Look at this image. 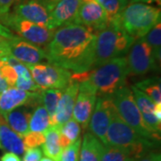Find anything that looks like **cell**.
<instances>
[{
    "label": "cell",
    "mask_w": 161,
    "mask_h": 161,
    "mask_svg": "<svg viewBox=\"0 0 161 161\" xmlns=\"http://www.w3.org/2000/svg\"><path fill=\"white\" fill-rule=\"evenodd\" d=\"M133 42L134 40L119 26H108L98 31L94 45L93 68L114 58L124 57Z\"/></svg>",
    "instance_id": "cell-4"
},
{
    "label": "cell",
    "mask_w": 161,
    "mask_h": 161,
    "mask_svg": "<svg viewBox=\"0 0 161 161\" xmlns=\"http://www.w3.org/2000/svg\"><path fill=\"white\" fill-rule=\"evenodd\" d=\"M4 63H5V61H4L3 59L0 58V78L2 77V75H1V69H2V66H3Z\"/></svg>",
    "instance_id": "cell-44"
},
{
    "label": "cell",
    "mask_w": 161,
    "mask_h": 161,
    "mask_svg": "<svg viewBox=\"0 0 161 161\" xmlns=\"http://www.w3.org/2000/svg\"><path fill=\"white\" fill-rule=\"evenodd\" d=\"M9 53L26 66L47 60L45 49L35 46L19 36H14L9 40Z\"/></svg>",
    "instance_id": "cell-11"
},
{
    "label": "cell",
    "mask_w": 161,
    "mask_h": 161,
    "mask_svg": "<svg viewBox=\"0 0 161 161\" xmlns=\"http://www.w3.org/2000/svg\"><path fill=\"white\" fill-rule=\"evenodd\" d=\"M110 97L118 115L125 121V123H126L129 126L132 127L141 135L159 142L160 134L152 132L145 125L141 112L134 101L131 88L127 86L122 87Z\"/></svg>",
    "instance_id": "cell-6"
},
{
    "label": "cell",
    "mask_w": 161,
    "mask_h": 161,
    "mask_svg": "<svg viewBox=\"0 0 161 161\" xmlns=\"http://www.w3.org/2000/svg\"><path fill=\"white\" fill-rule=\"evenodd\" d=\"M96 101V95L90 92L80 91L78 92L72 117L80 125L83 130H85L89 125Z\"/></svg>",
    "instance_id": "cell-18"
},
{
    "label": "cell",
    "mask_w": 161,
    "mask_h": 161,
    "mask_svg": "<svg viewBox=\"0 0 161 161\" xmlns=\"http://www.w3.org/2000/svg\"><path fill=\"white\" fill-rule=\"evenodd\" d=\"M1 23L8 29L14 31L20 38L43 49L48 45L56 31L23 20L11 12Z\"/></svg>",
    "instance_id": "cell-7"
},
{
    "label": "cell",
    "mask_w": 161,
    "mask_h": 161,
    "mask_svg": "<svg viewBox=\"0 0 161 161\" xmlns=\"http://www.w3.org/2000/svg\"><path fill=\"white\" fill-rule=\"evenodd\" d=\"M82 3H87V2H92V1H95V0H80Z\"/></svg>",
    "instance_id": "cell-46"
},
{
    "label": "cell",
    "mask_w": 161,
    "mask_h": 161,
    "mask_svg": "<svg viewBox=\"0 0 161 161\" xmlns=\"http://www.w3.org/2000/svg\"><path fill=\"white\" fill-rule=\"evenodd\" d=\"M74 23L89 27L97 32L108 26L103 8L96 1L82 3Z\"/></svg>",
    "instance_id": "cell-13"
},
{
    "label": "cell",
    "mask_w": 161,
    "mask_h": 161,
    "mask_svg": "<svg viewBox=\"0 0 161 161\" xmlns=\"http://www.w3.org/2000/svg\"><path fill=\"white\" fill-rule=\"evenodd\" d=\"M80 144H81V139L80 137L75 142L71 143L66 148H64L61 153L59 161H78Z\"/></svg>",
    "instance_id": "cell-31"
},
{
    "label": "cell",
    "mask_w": 161,
    "mask_h": 161,
    "mask_svg": "<svg viewBox=\"0 0 161 161\" xmlns=\"http://www.w3.org/2000/svg\"><path fill=\"white\" fill-rule=\"evenodd\" d=\"M50 127V118L42 103L38 104L32 111L29 124L30 132H44Z\"/></svg>",
    "instance_id": "cell-23"
},
{
    "label": "cell",
    "mask_w": 161,
    "mask_h": 161,
    "mask_svg": "<svg viewBox=\"0 0 161 161\" xmlns=\"http://www.w3.org/2000/svg\"><path fill=\"white\" fill-rule=\"evenodd\" d=\"M13 13L23 20L49 27V11L39 0H23L14 6Z\"/></svg>",
    "instance_id": "cell-12"
},
{
    "label": "cell",
    "mask_w": 161,
    "mask_h": 161,
    "mask_svg": "<svg viewBox=\"0 0 161 161\" xmlns=\"http://www.w3.org/2000/svg\"><path fill=\"white\" fill-rule=\"evenodd\" d=\"M25 150L31 148H39L45 142V134L42 132H29L23 136Z\"/></svg>",
    "instance_id": "cell-32"
},
{
    "label": "cell",
    "mask_w": 161,
    "mask_h": 161,
    "mask_svg": "<svg viewBox=\"0 0 161 161\" xmlns=\"http://www.w3.org/2000/svg\"><path fill=\"white\" fill-rule=\"evenodd\" d=\"M59 133L60 128L50 126L45 134V142L42 144V150L47 158H50L55 161H59L63 149L59 143Z\"/></svg>",
    "instance_id": "cell-21"
},
{
    "label": "cell",
    "mask_w": 161,
    "mask_h": 161,
    "mask_svg": "<svg viewBox=\"0 0 161 161\" xmlns=\"http://www.w3.org/2000/svg\"><path fill=\"white\" fill-rule=\"evenodd\" d=\"M125 58L129 75H143L158 68L152 49L142 38L132 43Z\"/></svg>",
    "instance_id": "cell-9"
},
{
    "label": "cell",
    "mask_w": 161,
    "mask_h": 161,
    "mask_svg": "<svg viewBox=\"0 0 161 161\" xmlns=\"http://www.w3.org/2000/svg\"><path fill=\"white\" fill-rule=\"evenodd\" d=\"M134 86L149 96L156 105H161V83L159 77H152L141 80Z\"/></svg>",
    "instance_id": "cell-25"
},
{
    "label": "cell",
    "mask_w": 161,
    "mask_h": 161,
    "mask_svg": "<svg viewBox=\"0 0 161 161\" xmlns=\"http://www.w3.org/2000/svg\"><path fill=\"white\" fill-rule=\"evenodd\" d=\"M64 90L58 89H48V90H42L41 92V101L42 105L48 113L50 121L53 119L56 109L58 107L59 99L62 96Z\"/></svg>",
    "instance_id": "cell-27"
},
{
    "label": "cell",
    "mask_w": 161,
    "mask_h": 161,
    "mask_svg": "<svg viewBox=\"0 0 161 161\" xmlns=\"http://www.w3.org/2000/svg\"><path fill=\"white\" fill-rule=\"evenodd\" d=\"M103 8L108 26L120 27V16L122 11L126 6L123 0H95Z\"/></svg>",
    "instance_id": "cell-22"
},
{
    "label": "cell",
    "mask_w": 161,
    "mask_h": 161,
    "mask_svg": "<svg viewBox=\"0 0 161 161\" xmlns=\"http://www.w3.org/2000/svg\"><path fill=\"white\" fill-rule=\"evenodd\" d=\"M96 36V31L77 23L59 27L45 48L47 62L73 74L92 70Z\"/></svg>",
    "instance_id": "cell-1"
},
{
    "label": "cell",
    "mask_w": 161,
    "mask_h": 161,
    "mask_svg": "<svg viewBox=\"0 0 161 161\" xmlns=\"http://www.w3.org/2000/svg\"><path fill=\"white\" fill-rule=\"evenodd\" d=\"M129 75L126 58H116L92 70L73 74L71 80L79 84V91L92 93L97 98L110 97L125 86Z\"/></svg>",
    "instance_id": "cell-2"
},
{
    "label": "cell",
    "mask_w": 161,
    "mask_h": 161,
    "mask_svg": "<svg viewBox=\"0 0 161 161\" xmlns=\"http://www.w3.org/2000/svg\"><path fill=\"white\" fill-rule=\"evenodd\" d=\"M80 0H62L49 12V30H57L64 25L75 23Z\"/></svg>",
    "instance_id": "cell-16"
},
{
    "label": "cell",
    "mask_w": 161,
    "mask_h": 161,
    "mask_svg": "<svg viewBox=\"0 0 161 161\" xmlns=\"http://www.w3.org/2000/svg\"><path fill=\"white\" fill-rule=\"evenodd\" d=\"M0 36H2V37H4V38H6V39L10 40L12 38H14L15 35L12 32L11 30L8 29L6 26H5L3 23H1V22H0Z\"/></svg>",
    "instance_id": "cell-38"
},
{
    "label": "cell",
    "mask_w": 161,
    "mask_h": 161,
    "mask_svg": "<svg viewBox=\"0 0 161 161\" xmlns=\"http://www.w3.org/2000/svg\"><path fill=\"white\" fill-rule=\"evenodd\" d=\"M10 54L9 53V40L0 36V58Z\"/></svg>",
    "instance_id": "cell-37"
},
{
    "label": "cell",
    "mask_w": 161,
    "mask_h": 161,
    "mask_svg": "<svg viewBox=\"0 0 161 161\" xmlns=\"http://www.w3.org/2000/svg\"><path fill=\"white\" fill-rule=\"evenodd\" d=\"M135 161H161L160 153L152 150L142 157L135 159Z\"/></svg>",
    "instance_id": "cell-36"
},
{
    "label": "cell",
    "mask_w": 161,
    "mask_h": 161,
    "mask_svg": "<svg viewBox=\"0 0 161 161\" xmlns=\"http://www.w3.org/2000/svg\"><path fill=\"white\" fill-rule=\"evenodd\" d=\"M39 1H40L47 8V10L50 12L52 8L62 0H39Z\"/></svg>",
    "instance_id": "cell-40"
},
{
    "label": "cell",
    "mask_w": 161,
    "mask_h": 161,
    "mask_svg": "<svg viewBox=\"0 0 161 161\" xmlns=\"http://www.w3.org/2000/svg\"><path fill=\"white\" fill-rule=\"evenodd\" d=\"M1 75H2V77L6 80L7 84L9 85L10 88L15 86L16 80H17L16 72L14 71L13 66L9 65L6 62H5L4 64H3V66H2V69H1Z\"/></svg>",
    "instance_id": "cell-33"
},
{
    "label": "cell",
    "mask_w": 161,
    "mask_h": 161,
    "mask_svg": "<svg viewBox=\"0 0 161 161\" xmlns=\"http://www.w3.org/2000/svg\"><path fill=\"white\" fill-rule=\"evenodd\" d=\"M1 161H21L18 155L13 152H7L1 158Z\"/></svg>",
    "instance_id": "cell-39"
},
{
    "label": "cell",
    "mask_w": 161,
    "mask_h": 161,
    "mask_svg": "<svg viewBox=\"0 0 161 161\" xmlns=\"http://www.w3.org/2000/svg\"><path fill=\"white\" fill-rule=\"evenodd\" d=\"M40 161H55L51 159L50 158H47V157H44V158H41V159Z\"/></svg>",
    "instance_id": "cell-43"
},
{
    "label": "cell",
    "mask_w": 161,
    "mask_h": 161,
    "mask_svg": "<svg viewBox=\"0 0 161 161\" xmlns=\"http://www.w3.org/2000/svg\"><path fill=\"white\" fill-rule=\"evenodd\" d=\"M40 103H42L41 98L40 95H38L33 99H31L29 103L18 107L10 111L4 117V119L13 131L23 137L30 132L29 124L31 116L35 107Z\"/></svg>",
    "instance_id": "cell-15"
},
{
    "label": "cell",
    "mask_w": 161,
    "mask_h": 161,
    "mask_svg": "<svg viewBox=\"0 0 161 161\" xmlns=\"http://www.w3.org/2000/svg\"><path fill=\"white\" fill-rule=\"evenodd\" d=\"M79 92V84L75 80H70L69 84L64 89L62 96L59 99L56 113L50 121V126L60 128L64 123L69 121L73 116L76 97Z\"/></svg>",
    "instance_id": "cell-14"
},
{
    "label": "cell",
    "mask_w": 161,
    "mask_h": 161,
    "mask_svg": "<svg viewBox=\"0 0 161 161\" xmlns=\"http://www.w3.org/2000/svg\"><path fill=\"white\" fill-rule=\"evenodd\" d=\"M21 1L23 0H0V22L9 14L12 7Z\"/></svg>",
    "instance_id": "cell-34"
},
{
    "label": "cell",
    "mask_w": 161,
    "mask_h": 161,
    "mask_svg": "<svg viewBox=\"0 0 161 161\" xmlns=\"http://www.w3.org/2000/svg\"><path fill=\"white\" fill-rule=\"evenodd\" d=\"M8 88H10V87L7 84L6 80H5L3 77H1V78H0V95L5 92L6 90H7Z\"/></svg>",
    "instance_id": "cell-42"
},
{
    "label": "cell",
    "mask_w": 161,
    "mask_h": 161,
    "mask_svg": "<svg viewBox=\"0 0 161 161\" xmlns=\"http://www.w3.org/2000/svg\"><path fill=\"white\" fill-rule=\"evenodd\" d=\"M42 158V150L40 148L28 149L23 153V161H40Z\"/></svg>",
    "instance_id": "cell-35"
},
{
    "label": "cell",
    "mask_w": 161,
    "mask_h": 161,
    "mask_svg": "<svg viewBox=\"0 0 161 161\" xmlns=\"http://www.w3.org/2000/svg\"><path fill=\"white\" fill-rule=\"evenodd\" d=\"M136 2H139V3H144V4H148V5H150V4H156V5H158V7H160L161 6V0H135L133 3H136Z\"/></svg>",
    "instance_id": "cell-41"
},
{
    "label": "cell",
    "mask_w": 161,
    "mask_h": 161,
    "mask_svg": "<svg viewBox=\"0 0 161 161\" xmlns=\"http://www.w3.org/2000/svg\"><path fill=\"white\" fill-rule=\"evenodd\" d=\"M131 90H132L134 101L141 112L142 117L154 115V111L157 105L152 101V99L135 86L131 87Z\"/></svg>",
    "instance_id": "cell-26"
},
{
    "label": "cell",
    "mask_w": 161,
    "mask_h": 161,
    "mask_svg": "<svg viewBox=\"0 0 161 161\" xmlns=\"http://www.w3.org/2000/svg\"><path fill=\"white\" fill-rule=\"evenodd\" d=\"M106 141L107 145L120 149L134 159L152 151L151 150L158 142L146 138L135 132L132 127L125 123L116 110L110 122Z\"/></svg>",
    "instance_id": "cell-3"
},
{
    "label": "cell",
    "mask_w": 161,
    "mask_h": 161,
    "mask_svg": "<svg viewBox=\"0 0 161 161\" xmlns=\"http://www.w3.org/2000/svg\"><path fill=\"white\" fill-rule=\"evenodd\" d=\"M0 147L16 155H23L25 149L23 137H21L6 124L4 117L0 115Z\"/></svg>",
    "instance_id": "cell-19"
},
{
    "label": "cell",
    "mask_w": 161,
    "mask_h": 161,
    "mask_svg": "<svg viewBox=\"0 0 161 161\" xmlns=\"http://www.w3.org/2000/svg\"><path fill=\"white\" fill-rule=\"evenodd\" d=\"M123 1L125 2V4L127 6V5H128V4H130V3H133L135 0H123Z\"/></svg>",
    "instance_id": "cell-45"
},
{
    "label": "cell",
    "mask_w": 161,
    "mask_h": 161,
    "mask_svg": "<svg viewBox=\"0 0 161 161\" xmlns=\"http://www.w3.org/2000/svg\"><path fill=\"white\" fill-rule=\"evenodd\" d=\"M40 92H26L15 87L8 88L0 95V115L5 117L12 110L29 103Z\"/></svg>",
    "instance_id": "cell-17"
},
{
    "label": "cell",
    "mask_w": 161,
    "mask_h": 161,
    "mask_svg": "<svg viewBox=\"0 0 161 161\" xmlns=\"http://www.w3.org/2000/svg\"><path fill=\"white\" fill-rule=\"evenodd\" d=\"M104 146L92 132H85L80 144L78 161H100Z\"/></svg>",
    "instance_id": "cell-20"
},
{
    "label": "cell",
    "mask_w": 161,
    "mask_h": 161,
    "mask_svg": "<svg viewBox=\"0 0 161 161\" xmlns=\"http://www.w3.org/2000/svg\"><path fill=\"white\" fill-rule=\"evenodd\" d=\"M146 43L151 47L154 58L158 64H160V53H161V23L156 24L155 26L150 30V31L142 38Z\"/></svg>",
    "instance_id": "cell-28"
},
{
    "label": "cell",
    "mask_w": 161,
    "mask_h": 161,
    "mask_svg": "<svg viewBox=\"0 0 161 161\" xmlns=\"http://www.w3.org/2000/svg\"><path fill=\"white\" fill-rule=\"evenodd\" d=\"M115 110L111 97L97 98L95 108L92 112L88 127L90 132L95 135L104 145H107L106 135Z\"/></svg>",
    "instance_id": "cell-10"
},
{
    "label": "cell",
    "mask_w": 161,
    "mask_h": 161,
    "mask_svg": "<svg viewBox=\"0 0 161 161\" xmlns=\"http://www.w3.org/2000/svg\"><path fill=\"white\" fill-rule=\"evenodd\" d=\"M160 7L144 3H130L122 11L120 27L132 40L143 38L158 22Z\"/></svg>",
    "instance_id": "cell-5"
},
{
    "label": "cell",
    "mask_w": 161,
    "mask_h": 161,
    "mask_svg": "<svg viewBox=\"0 0 161 161\" xmlns=\"http://www.w3.org/2000/svg\"><path fill=\"white\" fill-rule=\"evenodd\" d=\"M100 161H135V159L120 149L106 145L104 146Z\"/></svg>",
    "instance_id": "cell-29"
},
{
    "label": "cell",
    "mask_w": 161,
    "mask_h": 161,
    "mask_svg": "<svg viewBox=\"0 0 161 161\" xmlns=\"http://www.w3.org/2000/svg\"><path fill=\"white\" fill-rule=\"evenodd\" d=\"M80 131L81 127L73 117L60 127L61 134H63L64 136L68 139L71 143L75 142V141L80 138Z\"/></svg>",
    "instance_id": "cell-30"
},
{
    "label": "cell",
    "mask_w": 161,
    "mask_h": 161,
    "mask_svg": "<svg viewBox=\"0 0 161 161\" xmlns=\"http://www.w3.org/2000/svg\"><path fill=\"white\" fill-rule=\"evenodd\" d=\"M35 83L40 90H64L69 84L72 73L51 64L27 65Z\"/></svg>",
    "instance_id": "cell-8"
},
{
    "label": "cell",
    "mask_w": 161,
    "mask_h": 161,
    "mask_svg": "<svg viewBox=\"0 0 161 161\" xmlns=\"http://www.w3.org/2000/svg\"><path fill=\"white\" fill-rule=\"evenodd\" d=\"M13 67L17 75V80L14 86L15 88L31 92H40L42 91L35 83L34 80L31 75V72L26 65H24L22 63H18Z\"/></svg>",
    "instance_id": "cell-24"
}]
</instances>
